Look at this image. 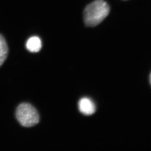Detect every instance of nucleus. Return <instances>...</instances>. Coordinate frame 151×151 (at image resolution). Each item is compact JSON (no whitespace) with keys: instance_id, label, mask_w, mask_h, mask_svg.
I'll return each instance as SVG.
<instances>
[{"instance_id":"obj_1","label":"nucleus","mask_w":151,"mask_h":151,"mask_svg":"<svg viewBox=\"0 0 151 151\" xmlns=\"http://www.w3.org/2000/svg\"><path fill=\"white\" fill-rule=\"evenodd\" d=\"M110 7L104 0H96L89 4L84 12V21L89 27L100 24L109 14Z\"/></svg>"},{"instance_id":"obj_2","label":"nucleus","mask_w":151,"mask_h":151,"mask_svg":"<svg viewBox=\"0 0 151 151\" xmlns=\"http://www.w3.org/2000/svg\"><path fill=\"white\" fill-rule=\"evenodd\" d=\"M16 115L18 121L23 127H34L39 122L40 116L37 111L28 103H22L19 105Z\"/></svg>"},{"instance_id":"obj_3","label":"nucleus","mask_w":151,"mask_h":151,"mask_svg":"<svg viewBox=\"0 0 151 151\" xmlns=\"http://www.w3.org/2000/svg\"><path fill=\"white\" fill-rule=\"evenodd\" d=\"M78 109L82 114L89 116L94 114L96 111V106L94 102L87 97H83L78 103Z\"/></svg>"},{"instance_id":"obj_4","label":"nucleus","mask_w":151,"mask_h":151,"mask_svg":"<svg viewBox=\"0 0 151 151\" xmlns=\"http://www.w3.org/2000/svg\"><path fill=\"white\" fill-rule=\"evenodd\" d=\"M26 46L27 50L30 52H38L41 49V40L38 37H32L28 40Z\"/></svg>"},{"instance_id":"obj_5","label":"nucleus","mask_w":151,"mask_h":151,"mask_svg":"<svg viewBox=\"0 0 151 151\" xmlns=\"http://www.w3.org/2000/svg\"><path fill=\"white\" fill-rule=\"evenodd\" d=\"M8 52V46L5 39L0 34V67L6 59Z\"/></svg>"},{"instance_id":"obj_6","label":"nucleus","mask_w":151,"mask_h":151,"mask_svg":"<svg viewBox=\"0 0 151 151\" xmlns=\"http://www.w3.org/2000/svg\"><path fill=\"white\" fill-rule=\"evenodd\" d=\"M150 83L151 84V73L150 74Z\"/></svg>"}]
</instances>
